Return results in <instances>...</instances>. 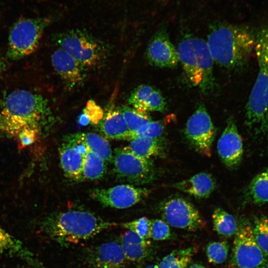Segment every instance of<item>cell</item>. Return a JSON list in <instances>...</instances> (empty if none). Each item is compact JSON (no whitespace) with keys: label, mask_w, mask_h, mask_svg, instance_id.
Wrapping results in <instances>:
<instances>
[{"label":"cell","mask_w":268,"mask_h":268,"mask_svg":"<svg viewBox=\"0 0 268 268\" xmlns=\"http://www.w3.org/2000/svg\"><path fill=\"white\" fill-rule=\"evenodd\" d=\"M217 149L223 163L228 168L234 169L241 162L243 143L234 120L230 118L218 140Z\"/></svg>","instance_id":"cell-14"},{"label":"cell","mask_w":268,"mask_h":268,"mask_svg":"<svg viewBox=\"0 0 268 268\" xmlns=\"http://www.w3.org/2000/svg\"><path fill=\"white\" fill-rule=\"evenodd\" d=\"M57 43L84 68H95L102 66L107 58V49L100 42L87 32L73 30L60 34Z\"/></svg>","instance_id":"cell-7"},{"label":"cell","mask_w":268,"mask_h":268,"mask_svg":"<svg viewBox=\"0 0 268 268\" xmlns=\"http://www.w3.org/2000/svg\"><path fill=\"white\" fill-rule=\"evenodd\" d=\"M149 191L129 184L117 185L107 189H94L90 196L105 206L117 209L130 207L146 197Z\"/></svg>","instance_id":"cell-12"},{"label":"cell","mask_w":268,"mask_h":268,"mask_svg":"<svg viewBox=\"0 0 268 268\" xmlns=\"http://www.w3.org/2000/svg\"><path fill=\"white\" fill-rule=\"evenodd\" d=\"M164 130V124L163 121L151 120L138 130L131 139L138 136L159 138L162 134Z\"/></svg>","instance_id":"cell-34"},{"label":"cell","mask_w":268,"mask_h":268,"mask_svg":"<svg viewBox=\"0 0 268 268\" xmlns=\"http://www.w3.org/2000/svg\"><path fill=\"white\" fill-rule=\"evenodd\" d=\"M256 40V32L247 26L218 23L211 27L206 42L215 63L235 70L248 64Z\"/></svg>","instance_id":"cell-1"},{"label":"cell","mask_w":268,"mask_h":268,"mask_svg":"<svg viewBox=\"0 0 268 268\" xmlns=\"http://www.w3.org/2000/svg\"><path fill=\"white\" fill-rule=\"evenodd\" d=\"M266 171H267V172H268V169H267V170H266Z\"/></svg>","instance_id":"cell-43"},{"label":"cell","mask_w":268,"mask_h":268,"mask_svg":"<svg viewBox=\"0 0 268 268\" xmlns=\"http://www.w3.org/2000/svg\"><path fill=\"white\" fill-rule=\"evenodd\" d=\"M159 211L163 220L172 227L196 231L205 225L201 216L189 201L173 197L162 202Z\"/></svg>","instance_id":"cell-9"},{"label":"cell","mask_w":268,"mask_h":268,"mask_svg":"<svg viewBox=\"0 0 268 268\" xmlns=\"http://www.w3.org/2000/svg\"><path fill=\"white\" fill-rule=\"evenodd\" d=\"M234 268H242V267H234Z\"/></svg>","instance_id":"cell-42"},{"label":"cell","mask_w":268,"mask_h":268,"mask_svg":"<svg viewBox=\"0 0 268 268\" xmlns=\"http://www.w3.org/2000/svg\"><path fill=\"white\" fill-rule=\"evenodd\" d=\"M257 268H267L266 267L263 266L259 267Z\"/></svg>","instance_id":"cell-41"},{"label":"cell","mask_w":268,"mask_h":268,"mask_svg":"<svg viewBox=\"0 0 268 268\" xmlns=\"http://www.w3.org/2000/svg\"><path fill=\"white\" fill-rule=\"evenodd\" d=\"M98 125L108 138L129 140L130 132L119 107L110 109Z\"/></svg>","instance_id":"cell-20"},{"label":"cell","mask_w":268,"mask_h":268,"mask_svg":"<svg viewBox=\"0 0 268 268\" xmlns=\"http://www.w3.org/2000/svg\"><path fill=\"white\" fill-rule=\"evenodd\" d=\"M39 130L27 129L21 131L16 136L20 145L24 147L32 144L36 140Z\"/></svg>","instance_id":"cell-36"},{"label":"cell","mask_w":268,"mask_h":268,"mask_svg":"<svg viewBox=\"0 0 268 268\" xmlns=\"http://www.w3.org/2000/svg\"><path fill=\"white\" fill-rule=\"evenodd\" d=\"M128 102L133 108L142 112H164L167 103L162 93L148 85H140L130 94Z\"/></svg>","instance_id":"cell-18"},{"label":"cell","mask_w":268,"mask_h":268,"mask_svg":"<svg viewBox=\"0 0 268 268\" xmlns=\"http://www.w3.org/2000/svg\"><path fill=\"white\" fill-rule=\"evenodd\" d=\"M195 252L194 247L175 250L162 259L158 268H187Z\"/></svg>","instance_id":"cell-28"},{"label":"cell","mask_w":268,"mask_h":268,"mask_svg":"<svg viewBox=\"0 0 268 268\" xmlns=\"http://www.w3.org/2000/svg\"><path fill=\"white\" fill-rule=\"evenodd\" d=\"M18 256L33 262L32 254L25 248L20 241L0 227V255Z\"/></svg>","instance_id":"cell-25"},{"label":"cell","mask_w":268,"mask_h":268,"mask_svg":"<svg viewBox=\"0 0 268 268\" xmlns=\"http://www.w3.org/2000/svg\"><path fill=\"white\" fill-rule=\"evenodd\" d=\"M130 141L126 148L141 158L150 159L151 157L160 155L163 153V145L159 138L138 136Z\"/></svg>","instance_id":"cell-23"},{"label":"cell","mask_w":268,"mask_h":268,"mask_svg":"<svg viewBox=\"0 0 268 268\" xmlns=\"http://www.w3.org/2000/svg\"><path fill=\"white\" fill-rule=\"evenodd\" d=\"M117 225L87 211L72 210L53 214L43 228L52 239L63 244H76Z\"/></svg>","instance_id":"cell-3"},{"label":"cell","mask_w":268,"mask_h":268,"mask_svg":"<svg viewBox=\"0 0 268 268\" xmlns=\"http://www.w3.org/2000/svg\"><path fill=\"white\" fill-rule=\"evenodd\" d=\"M229 244L226 241L212 242L206 247V254L208 261L214 264L224 263L228 256Z\"/></svg>","instance_id":"cell-30"},{"label":"cell","mask_w":268,"mask_h":268,"mask_svg":"<svg viewBox=\"0 0 268 268\" xmlns=\"http://www.w3.org/2000/svg\"><path fill=\"white\" fill-rule=\"evenodd\" d=\"M171 186L195 198L202 199L210 195L215 188L216 183L210 174L201 172Z\"/></svg>","instance_id":"cell-21"},{"label":"cell","mask_w":268,"mask_h":268,"mask_svg":"<svg viewBox=\"0 0 268 268\" xmlns=\"http://www.w3.org/2000/svg\"><path fill=\"white\" fill-rule=\"evenodd\" d=\"M83 113L87 116L89 123L98 125L104 117V112L101 107L92 100L87 102L83 109Z\"/></svg>","instance_id":"cell-35"},{"label":"cell","mask_w":268,"mask_h":268,"mask_svg":"<svg viewBox=\"0 0 268 268\" xmlns=\"http://www.w3.org/2000/svg\"><path fill=\"white\" fill-rule=\"evenodd\" d=\"M151 220L141 217L134 220L121 224V226L144 239L150 238Z\"/></svg>","instance_id":"cell-32"},{"label":"cell","mask_w":268,"mask_h":268,"mask_svg":"<svg viewBox=\"0 0 268 268\" xmlns=\"http://www.w3.org/2000/svg\"><path fill=\"white\" fill-rule=\"evenodd\" d=\"M91 268H126L127 260L120 242L109 241L91 248L87 253Z\"/></svg>","instance_id":"cell-15"},{"label":"cell","mask_w":268,"mask_h":268,"mask_svg":"<svg viewBox=\"0 0 268 268\" xmlns=\"http://www.w3.org/2000/svg\"><path fill=\"white\" fill-rule=\"evenodd\" d=\"M189 268H205L203 266L198 263H194L190 266Z\"/></svg>","instance_id":"cell-39"},{"label":"cell","mask_w":268,"mask_h":268,"mask_svg":"<svg viewBox=\"0 0 268 268\" xmlns=\"http://www.w3.org/2000/svg\"><path fill=\"white\" fill-rule=\"evenodd\" d=\"M259 71L246 106V124L255 134H268V26L256 32Z\"/></svg>","instance_id":"cell-4"},{"label":"cell","mask_w":268,"mask_h":268,"mask_svg":"<svg viewBox=\"0 0 268 268\" xmlns=\"http://www.w3.org/2000/svg\"><path fill=\"white\" fill-rule=\"evenodd\" d=\"M146 56L150 64L155 67L171 68L177 65L176 48L165 28L159 29L152 36L147 45Z\"/></svg>","instance_id":"cell-13"},{"label":"cell","mask_w":268,"mask_h":268,"mask_svg":"<svg viewBox=\"0 0 268 268\" xmlns=\"http://www.w3.org/2000/svg\"><path fill=\"white\" fill-rule=\"evenodd\" d=\"M171 236L169 224L163 219L151 220L150 238L155 241H163L170 239Z\"/></svg>","instance_id":"cell-33"},{"label":"cell","mask_w":268,"mask_h":268,"mask_svg":"<svg viewBox=\"0 0 268 268\" xmlns=\"http://www.w3.org/2000/svg\"><path fill=\"white\" fill-rule=\"evenodd\" d=\"M253 231L258 245L268 257V218L262 217L257 219Z\"/></svg>","instance_id":"cell-31"},{"label":"cell","mask_w":268,"mask_h":268,"mask_svg":"<svg viewBox=\"0 0 268 268\" xmlns=\"http://www.w3.org/2000/svg\"><path fill=\"white\" fill-rule=\"evenodd\" d=\"M50 114L48 101L42 96L26 90L10 92L1 102L0 131L14 136L23 130H39Z\"/></svg>","instance_id":"cell-2"},{"label":"cell","mask_w":268,"mask_h":268,"mask_svg":"<svg viewBox=\"0 0 268 268\" xmlns=\"http://www.w3.org/2000/svg\"><path fill=\"white\" fill-rule=\"evenodd\" d=\"M53 67L64 81L70 88L81 85L86 76L84 68L75 59L61 48L52 55Z\"/></svg>","instance_id":"cell-16"},{"label":"cell","mask_w":268,"mask_h":268,"mask_svg":"<svg viewBox=\"0 0 268 268\" xmlns=\"http://www.w3.org/2000/svg\"><path fill=\"white\" fill-rule=\"evenodd\" d=\"M247 196L255 204L268 203V173L266 171L253 178L248 187Z\"/></svg>","instance_id":"cell-27"},{"label":"cell","mask_w":268,"mask_h":268,"mask_svg":"<svg viewBox=\"0 0 268 268\" xmlns=\"http://www.w3.org/2000/svg\"><path fill=\"white\" fill-rule=\"evenodd\" d=\"M120 243L127 261L132 262L144 260L152 251L150 241L143 239L129 230L121 234Z\"/></svg>","instance_id":"cell-19"},{"label":"cell","mask_w":268,"mask_h":268,"mask_svg":"<svg viewBox=\"0 0 268 268\" xmlns=\"http://www.w3.org/2000/svg\"><path fill=\"white\" fill-rule=\"evenodd\" d=\"M52 21V17L47 16L24 17L15 22L9 33L7 59L17 61L34 53L44 31Z\"/></svg>","instance_id":"cell-6"},{"label":"cell","mask_w":268,"mask_h":268,"mask_svg":"<svg viewBox=\"0 0 268 268\" xmlns=\"http://www.w3.org/2000/svg\"><path fill=\"white\" fill-rule=\"evenodd\" d=\"M176 51L179 62L191 83L203 92L214 86V60L206 41L187 35L179 43Z\"/></svg>","instance_id":"cell-5"},{"label":"cell","mask_w":268,"mask_h":268,"mask_svg":"<svg viewBox=\"0 0 268 268\" xmlns=\"http://www.w3.org/2000/svg\"><path fill=\"white\" fill-rule=\"evenodd\" d=\"M119 108L124 117L130 132V140L143 126L151 121L147 112L138 111L133 107L123 105Z\"/></svg>","instance_id":"cell-29"},{"label":"cell","mask_w":268,"mask_h":268,"mask_svg":"<svg viewBox=\"0 0 268 268\" xmlns=\"http://www.w3.org/2000/svg\"><path fill=\"white\" fill-rule=\"evenodd\" d=\"M235 235L231 263L233 267L257 268L265 265L268 257L258 245L251 225H241Z\"/></svg>","instance_id":"cell-10"},{"label":"cell","mask_w":268,"mask_h":268,"mask_svg":"<svg viewBox=\"0 0 268 268\" xmlns=\"http://www.w3.org/2000/svg\"><path fill=\"white\" fill-rule=\"evenodd\" d=\"M185 134L198 152L208 157L211 156L215 129L203 105H200L188 120Z\"/></svg>","instance_id":"cell-11"},{"label":"cell","mask_w":268,"mask_h":268,"mask_svg":"<svg viewBox=\"0 0 268 268\" xmlns=\"http://www.w3.org/2000/svg\"><path fill=\"white\" fill-rule=\"evenodd\" d=\"M114 171L119 180L135 185L151 183L157 172L151 159L141 158L126 147L118 148L113 152Z\"/></svg>","instance_id":"cell-8"},{"label":"cell","mask_w":268,"mask_h":268,"mask_svg":"<svg viewBox=\"0 0 268 268\" xmlns=\"http://www.w3.org/2000/svg\"><path fill=\"white\" fill-rule=\"evenodd\" d=\"M140 268H158V266L154 265H148Z\"/></svg>","instance_id":"cell-40"},{"label":"cell","mask_w":268,"mask_h":268,"mask_svg":"<svg viewBox=\"0 0 268 268\" xmlns=\"http://www.w3.org/2000/svg\"><path fill=\"white\" fill-rule=\"evenodd\" d=\"M68 136L74 141L82 144L86 149L96 154L105 162L113 160V152L107 140L94 133H78Z\"/></svg>","instance_id":"cell-22"},{"label":"cell","mask_w":268,"mask_h":268,"mask_svg":"<svg viewBox=\"0 0 268 268\" xmlns=\"http://www.w3.org/2000/svg\"><path fill=\"white\" fill-rule=\"evenodd\" d=\"M105 163L99 156L86 149L78 180L100 179L106 172Z\"/></svg>","instance_id":"cell-24"},{"label":"cell","mask_w":268,"mask_h":268,"mask_svg":"<svg viewBox=\"0 0 268 268\" xmlns=\"http://www.w3.org/2000/svg\"><path fill=\"white\" fill-rule=\"evenodd\" d=\"M8 66L7 59L0 55V75L5 71Z\"/></svg>","instance_id":"cell-37"},{"label":"cell","mask_w":268,"mask_h":268,"mask_svg":"<svg viewBox=\"0 0 268 268\" xmlns=\"http://www.w3.org/2000/svg\"><path fill=\"white\" fill-rule=\"evenodd\" d=\"M79 121L81 125H86L89 123L88 118L84 113L80 115Z\"/></svg>","instance_id":"cell-38"},{"label":"cell","mask_w":268,"mask_h":268,"mask_svg":"<svg viewBox=\"0 0 268 268\" xmlns=\"http://www.w3.org/2000/svg\"><path fill=\"white\" fill-rule=\"evenodd\" d=\"M213 228L221 236L226 237L235 235L238 227L233 215L221 208H216L212 215Z\"/></svg>","instance_id":"cell-26"},{"label":"cell","mask_w":268,"mask_h":268,"mask_svg":"<svg viewBox=\"0 0 268 268\" xmlns=\"http://www.w3.org/2000/svg\"><path fill=\"white\" fill-rule=\"evenodd\" d=\"M85 147L72 139L68 135L60 148V162L65 175L78 180L82 169Z\"/></svg>","instance_id":"cell-17"}]
</instances>
